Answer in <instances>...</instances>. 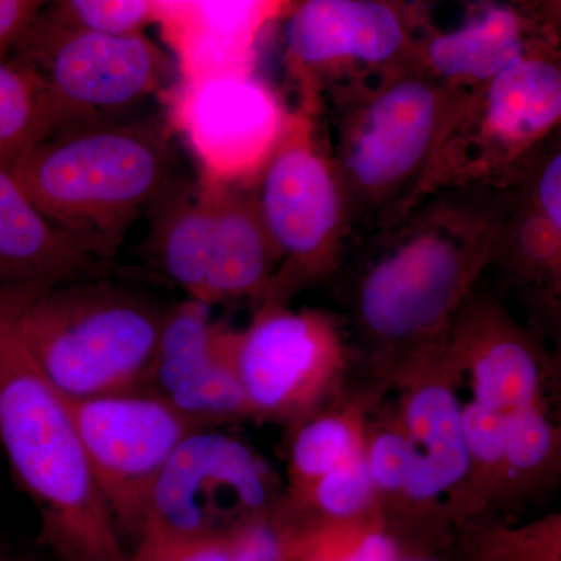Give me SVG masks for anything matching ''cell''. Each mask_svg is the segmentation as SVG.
Listing matches in <instances>:
<instances>
[{
	"label": "cell",
	"mask_w": 561,
	"mask_h": 561,
	"mask_svg": "<svg viewBox=\"0 0 561 561\" xmlns=\"http://www.w3.org/2000/svg\"><path fill=\"white\" fill-rule=\"evenodd\" d=\"M559 468L560 432L546 404L516 413L508 421L497 505L548 489Z\"/></svg>",
	"instance_id": "obj_23"
},
{
	"label": "cell",
	"mask_w": 561,
	"mask_h": 561,
	"mask_svg": "<svg viewBox=\"0 0 561 561\" xmlns=\"http://www.w3.org/2000/svg\"><path fill=\"white\" fill-rule=\"evenodd\" d=\"M208 203L205 279L201 302L251 300L256 305L278 268V253L253 190L203 183Z\"/></svg>",
	"instance_id": "obj_19"
},
{
	"label": "cell",
	"mask_w": 561,
	"mask_h": 561,
	"mask_svg": "<svg viewBox=\"0 0 561 561\" xmlns=\"http://www.w3.org/2000/svg\"><path fill=\"white\" fill-rule=\"evenodd\" d=\"M290 2L157 0V22L176 68V81L254 72L257 43Z\"/></svg>",
	"instance_id": "obj_18"
},
{
	"label": "cell",
	"mask_w": 561,
	"mask_h": 561,
	"mask_svg": "<svg viewBox=\"0 0 561 561\" xmlns=\"http://www.w3.org/2000/svg\"><path fill=\"white\" fill-rule=\"evenodd\" d=\"M210 308L190 298L165 308L153 356L138 387L197 430L250 420L232 359L234 331L217 324Z\"/></svg>",
	"instance_id": "obj_15"
},
{
	"label": "cell",
	"mask_w": 561,
	"mask_h": 561,
	"mask_svg": "<svg viewBox=\"0 0 561 561\" xmlns=\"http://www.w3.org/2000/svg\"><path fill=\"white\" fill-rule=\"evenodd\" d=\"M164 312L111 275L0 283V332L68 400L138 390Z\"/></svg>",
	"instance_id": "obj_4"
},
{
	"label": "cell",
	"mask_w": 561,
	"mask_h": 561,
	"mask_svg": "<svg viewBox=\"0 0 561 561\" xmlns=\"http://www.w3.org/2000/svg\"><path fill=\"white\" fill-rule=\"evenodd\" d=\"M0 445L39 518L38 546L51 561H128L68 398L0 332Z\"/></svg>",
	"instance_id": "obj_5"
},
{
	"label": "cell",
	"mask_w": 561,
	"mask_h": 561,
	"mask_svg": "<svg viewBox=\"0 0 561 561\" xmlns=\"http://www.w3.org/2000/svg\"><path fill=\"white\" fill-rule=\"evenodd\" d=\"M68 401L121 540L125 548L130 541L133 549L142 534L147 501L158 476L197 427L164 401L139 390Z\"/></svg>",
	"instance_id": "obj_14"
},
{
	"label": "cell",
	"mask_w": 561,
	"mask_h": 561,
	"mask_svg": "<svg viewBox=\"0 0 561 561\" xmlns=\"http://www.w3.org/2000/svg\"><path fill=\"white\" fill-rule=\"evenodd\" d=\"M448 353L461 378L468 376L474 404L507 419L546 404L548 357L540 337L481 286L454 321Z\"/></svg>",
	"instance_id": "obj_16"
},
{
	"label": "cell",
	"mask_w": 561,
	"mask_h": 561,
	"mask_svg": "<svg viewBox=\"0 0 561 561\" xmlns=\"http://www.w3.org/2000/svg\"><path fill=\"white\" fill-rule=\"evenodd\" d=\"M461 381L448 353V342L416 365L397 390V415L411 446L400 505L383 529L402 551H438L457 518L470 476L465 437Z\"/></svg>",
	"instance_id": "obj_9"
},
{
	"label": "cell",
	"mask_w": 561,
	"mask_h": 561,
	"mask_svg": "<svg viewBox=\"0 0 561 561\" xmlns=\"http://www.w3.org/2000/svg\"><path fill=\"white\" fill-rule=\"evenodd\" d=\"M402 552L404 551L397 538L379 524L362 531L341 551L305 561H397Z\"/></svg>",
	"instance_id": "obj_30"
},
{
	"label": "cell",
	"mask_w": 561,
	"mask_h": 561,
	"mask_svg": "<svg viewBox=\"0 0 561 561\" xmlns=\"http://www.w3.org/2000/svg\"><path fill=\"white\" fill-rule=\"evenodd\" d=\"M470 92L435 79L415 57L320 103L312 117L341 184L351 242L397 220L423 197Z\"/></svg>",
	"instance_id": "obj_2"
},
{
	"label": "cell",
	"mask_w": 561,
	"mask_h": 561,
	"mask_svg": "<svg viewBox=\"0 0 561 561\" xmlns=\"http://www.w3.org/2000/svg\"><path fill=\"white\" fill-rule=\"evenodd\" d=\"M515 194L516 181L443 187L350 243L335 275L354 365L367 376L362 391L379 400L445 345L489 272Z\"/></svg>",
	"instance_id": "obj_1"
},
{
	"label": "cell",
	"mask_w": 561,
	"mask_h": 561,
	"mask_svg": "<svg viewBox=\"0 0 561 561\" xmlns=\"http://www.w3.org/2000/svg\"><path fill=\"white\" fill-rule=\"evenodd\" d=\"M375 404L378 402L357 391L354 400L339 397L291 426L287 451L289 486L283 496L301 493L321 476L364 453L368 408Z\"/></svg>",
	"instance_id": "obj_21"
},
{
	"label": "cell",
	"mask_w": 561,
	"mask_h": 561,
	"mask_svg": "<svg viewBox=\"0 0 561 561\" xmlns=\"http://www.w3.org/2000/svg\"><path fill=\"white\" fill-rule=\"evenodd\" d=\"M0 561H51L43 549H28L0 540Z\"/></svg>",
	"instance_id": "obj_32"
},
{
	"label": "cell",
	"mask_w": 561,
	"mask_h": 561,
	"mask_svg": "<svg viewBox=\"0 0 561 561\" xmlns=\"http://www.w3.org/2000/svg\"><path fill=\"white\" fill-rule=\"evenodd\" d=\"M113 265L88 256L25 197L0 168V283L110 276Z\"/></svg>",
	"instance_id": "obj_20"
},
{
	"label": "cell",
	"mask_w": 561,
	"mask_h": 561,
	"mask_svg": "<svg viewBox=\"0 0 561 561\" xmlns=\"http://www.w3.org/2000/svg\"><path fill=\"white\" fill-rule=\"evenodd\" d=\"M175 161L169 125L98 121L41 140L10 173L55 228L113 265L140 210L176 183Z\"/></svg>",
	"instance_id": "obj_3"
},
{
	"label": "cell",
	"mask_w": 561,
	"mask_h": 561,
	"mask_svg": "<svg viewBox=\"0 0 561 561\" xmlns=\"http://www.w3.org/2000/svg\"><path fill=\"white\" fill-rule=\"evenodd\" d=\"M283 494L271 465L249 443L202 427L165 461L150 491L140 537H232L275 515Z\"/></svg>",
	"instance_id": "obj_10"
},
{
	"label": "cell",
	"mask_w": 561,
	"mask_h": 561,
	"mask_svg": "<svg viewBox=\"0 0 561 561\" xmlns=\"http://www.w3.org/2000/svg\"><path fill=\"white\" fill-rule=\"evenodd\" d=\"M169 128L190 147L203 183L251 190L294 110L256 72L175 81L162 95Z\"/></svg>",
	"instance_id": "obj_13"
},
{
	"label": "cell",
	"mask_w": 561,
	"mask_h": 561,
	"mask_svg": "<svg viewBox=\"0 0 561 561\" xmlns=\"http://www.w3.org/2000/svg\"><path fill=\"white\" fill-rule=\"evenodd\" d=\"M251 190L278 253V268L256 305H290L306 287L337 273L351 243L341 184L316 117L294 108Z\"/></svg>",
	"instance_id": "obj_6"
},
{
	"label": "cell",
	"mask_w": 561,
	"mask_h": 561,
	"mask_svg": "<svg viewBox=\"0 0 561 561\" xmlns=\"http://www.w3.org/2000/svg\"><path fill=\"white\" fill-rule=\"evenodd\" d=\"M305 552L306 535L275 513L243 531L230 561H301Z\"/></svg>",
	"instance_id": "obj_28"
},
{
	"label": "cell",
	"mask_w": 561,
	"mask_h": 561,
	"mask_svg": "<svg viewBox=\"0 0 561 561\" xmlns=\"http://www.w3.org/2000/svg\"><path fill=\"white\" fill-rule=\"evenodd\" d=\"M242 534L214 540H179L146 534L133 546L128 561H230Z\"/></svg>",
	"instance_id": "obj_29"
},
{
	"label": "cell",
	"mask_w": 561,
	"mask_h": 561,
	"mask_svg": "<svg viewBox=\"0 0 561 561\" xmlns=\"http://www.w3.org/2000/svg\"><path fill=\"white\" fill-rule=\"evenodd\" d=\"M397 561H451L443 557L438 551H409L402 552ZM463 561V560H461Z\"/></svg>",
	"instance_id": "obj_33"
},
{
	"label": "cell",
	"mask_w": 561,
	"mask_h": 561,
	"mask_svg": "<svg viewBox=\"0 0 561 561\" xmlns=\"http://www.w3.org/2000/svg\"><path fill=\"white\" fill-rule=\"evenodd\" d=\"M557 27L553 7L481 2L449 31L427 21L416 44V61L443 83L474 91L529 51L559 44Z\"/></svg>",
	"instance_id": "obj_17"
},
{
	"label": "cell",
	"mask_w": 561,
	"mask_h": 561,
	"mask_svg": "<svg viewBox=\"0 0 561 561\" xmlns=\"http://www.w3.org/2000/svg\"><path fill=\"white\" fill-rule=\"evenodd\" d=\"M51 135L43 92L9 57L0 60V168L11 171L32 147Z\"/></svg>",
	"instance_id": "obj_24"
},
{
	"label": "cell",
	"mask_w": 561,
	"mask_h": 561,
	"mask_svg": "<svg viewBox=\"0 0 561 561\" xmlns=\"http://www.w3.org/2000/svg\"><path fill=\"white\" fill-rule=\"evenodd\" d=\"M560 51L559 44H551L524 55L468 94L424 195L443 187L512 184L560 133Z\"/></svg>",
	"instance_id": "obj_7"
},
{
	"label": "cell",
	"mask_w": 561,
	"mask_h": 561,
	"mask_svg": "<svg viewBox=\"0 0 561 561\" xmlns=\"http://www.w3.org/2000/svg\"><path fill=\"white\" fill-rule=\"evenodd\" d=\"M523 173L516 180L515 201L490 268L500 267L516 284L519 280L530 289L542 291V301L553 305L556 295L560 294L561 221L553 220L541 208Z\"/></svg>",
	"instance_id": "obj_22"
},
{
	"label": "cell",
	"mask_w": 561,
	"mask_h": 561,
	"mask_svg": "<svg viewBox=\"0 0 561 561\" xmlns=\"http://www.w3.org/2000/svg\"><path fill=\"white\" fill-rule=\"evenodd\" d=\"M365 459L375 486L382 527H386L400 505L411 461V446L397 411L379 416L371 424L367 419Z\"/></svg>",
	"instance_id": "obj_26"
},
{
	"label": "cell",
	"mask_w": 561,
	"mask_h": 561,
	"mask_svg": "<svg viewBox=\"0 0 561 561\" xmlns=\"http://www.w3.org/2000/svg\"><path fill=\"white\" fill-rule=\"evenodd\" d=\"M55 21L101 35H142L157 22V0H66L44 7Z\"/></svg>",
	"instance_id": "obj_27"
},
{
	"label": "cell",
	"mask_w": 561,
	"mask_h": 561,
	"mask_svg": "<svg viewBox=\"0 0 561 561\" xmlns=\"http://www.w3.org/2000/svg\"><path fill=\"white\" fill-rule=\"evenodd\" d=\"M232 359L250 420L295 426L342 397L354 365L348 334L327 311L256 305L234 331Z\"/></svg>",
	"instance_id": "obj_11"
},
{
	"label": "cell",
	"mask_w": 561,
	"mask_h": 561,
	"mask_svg": "<svg viewBox=\"0 0 561 561\" xmlns=\"http://www.w3.org/2000/svg\"><path fill=\"white\" fill-rule=\"evenodd\" d=\"M43 5L35 0H0V60L9 57Z\"/></svg>",
	"instance_id": "obj_31"
},
{
	"label": "cell",
	"mask_w": 561,
	"mask_h": 561,
	"mask_svg": "<svg viewBox=\"0 0 561 561\" xmlns=\"http://www.w3.org/2000/svg\"><path fill=\"white\" fill-rule=\"evenodd\" d=\"M284 60L297 110L313 116L332 92L416 57L427 10L386 0H305L284 14Z\"/></svg>",
	"instance_id": "obj_12"
},
{
	"label": "cell",
	"mask_w": 561,
	"mask_h": 561,
	"mask_svg": "<svg viewBox=\"0 0 561 561\" xmlns=\"http://www.w3.org/2000/svg\"><path fill=\"white\" fill-rule=\"evenodd\" d=\"M463 531L460 545L463 561H561L559 513L519 529L474 526Z\"/></svg>",
	"instance_id": "obj_25"
},
{
	"label": "cell",
	"mask_w": 561,
	"mask_h": 561,
	"mask_svg": "<svg viewBox=\"0 0 561 561\" xmlns=\"http://www.w3.org/2000/svg\"><path fill=\"white\" fill-rule=\"evenodd\" d=\"M9 58L38 83L51 135L101 121L144 99L162 98L176 81L171 55L146 33L80 31L55 21L44 5Z\"/></svg>",
	"instance_id": "obj_8"
}]
</instances>
